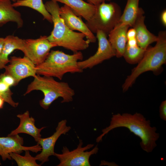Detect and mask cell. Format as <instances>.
I'll return each instance as SVG.
<instances>
[{
    "label": "cell",
    "instance_id": "9",
    "mask_svg": "<svg viewBox=\"0 0 166 166\" xmlns=\"http://www.w3.org/2000/svg\"><path fill=\"white\" fill-rule=\"evenodd\" d=\"M98 47L95 53L87 59L79 61L78 65L83 70L91 69L104 61L116 56L115 51L107 38V35L101 30L96 33Z\"/></svg>",
    "mask_w": 166,
    "mask_h": 166
},
{
    "label": "cell",
    "instance_id": "2",
    "mask_svg": "<svg viewBox=\"0 0 166 166\" xmlns=\"http://www.w3.org/2000/svg\"><path fill=\"white\" fill-rule=\"evenodd\" d=\"M47 11L52 17L53 29L48 40L57 46L62 47L75 53L87 49L90 43L84 38L85 35L69 29L65 24L59 14L60 7L57 2L53 0L44 4Z\"/></svg>",
    "mask_w": 166,
    "mask_h": 166
},
{
    "label": "cell",
    "instance_id": "31",
    "mask_svg": "<svg viewBox=\"0 0 166 166\" xmlns=\"http://www.w3.org/2000/svg\"><path fill=\"white\" fill-rule=\"evenodd\" d=\"M4 41V38H0V55L2 49Z\"/></svg>",
    "mask_w": 166,
    "mask_h": 166
},
{
    "label": "cell",
    "instance_id": "25",
    "mask_svg": "<svg viewBox=\"0 0 166 166\" xmlns=\"http://www.w3.org/2000/svg\"><path fill=\"white\" fill-rule=\"evenodd\" d=\"M0 80L9 87L16 86L15 81L14 78L10 75L4 73L0 74Z\"/></svg>",
    "mask_w": 166,
    "mask_h": 166
},
{
    "label": "cell",
    "instance_id": "10",
    "mask_svg": "<svg viewBox=\"0 0 166 166\" xmlns=\"http://www.w3.org/2000/svg\"><path fill=\"white\" fill-rule=\"evenodd\" d=\"M9 64L4 67V73L9 75L14 79L16 85L22 79L36 75V66L27 57L15 56L10 57Z\"/></svg>",
    "mask_w": 166,
    "mask_h": 166
},
{
    "label": "cell",
    "instance_id": "18",
    "mask_svg": "<svg viewBox=\"0 0 166 166\" xmlns=\"http://www.w3.org/2000/svg\"><path fill=\"white\" fill-rule=\"evenodd\" d=\"M25 40L13 35H9L4 38V41L0 55V69L4 68L9 63L8 57L14 50L22 51Z\"/></svg>",
    "mask_w": 166,
    "mask_h": 166
},
{
    "label": "cell",
    "instance_id": "34",
    "mask_svg": "<svg viewBox=\"0 0 166 166\" xmlns=\"http://www.w3.org/2000/svg\"></svg>",
    "mask_w": 166,
    "mask_h": 166
},
{
    "label": "cell",
    "instance_id": "14",
    "mask_svg": "<svg viewBox=\"0 0 166 166\" xmlns=\"http://www.w3.org/2000/svg\"><path fill=\"white\" fill-rule=\"evenodd\" d=\"M144 12L140 7L136 20L132 26L136 31V39L137 45L141 48L146 49L149 45L156 42L158 39L156 36L151 33L147 29L144 21Z\"/></svg>",
    "mask_w": 166,
    "mask_h": 166
},
{
    "label": "cell",
    "instance_id": "8",
    "mask_svg": "<svg viewBox=\"0 0 166 166\" xmlns=\"http://www.w3.org/2000/svg\"><path fill=\"white\" fill-rule=\"evenodd\" d=\"M57 45L51 42L46 36H41L36 39L25 40L22 51L36 66L42 63L48 56L51 49Z\"/></svg>",
    "mask_w": 166,
    "mask_h": 166
},
{
    "label": "cell",
    "instance_id": "7",
    "mask_svg": "<svg viewBox=\"0 0 166 166\" xmlns=\"http://www.w3.org/2000/svg\"><path fill=\"white\" fill-rule=\"evenodd\" d=\"M83 144L81 140L75 149L70 151L66 147H63L61 154L54 153L56 156L60 161L57 166H90L91 165L89 159L91 156L96 154L98 148L96 145L90 151H85L93 147V144H89L82 147Z\"/></svg>",
    "mask_w": 166,
    "mask_h": 166
},
{
    "label": "cell",
    "instance_id": "21",
    "mask_svg": "<svg viewBox=\"0 0 166 166\" xmlns=\"http://www.w3.org/2000/svg\"><path fill=\"white\" fill-rule=\"evenodd\" d=\"M14 7L26 6L36 10L43 16L44 19L53 23L52 17L47 11L42 0H17L13 3Z\"/></svg>",
    "mask_w": 166,
    "mask_h": 166
},
{
    "label": "cell",
    "instance_id": "17",
    "mask_svg": "<svg viewBox=\"0 0 166 166\" xmlns=\"http://www.w3.org/2000/svg\"><path fill=\"white\" fill-rule=\"evenodd\" d=\"M9 22L16 23L18 28L23 25L21 14L14 8L11 0H0V27Z\"/></svg>",
    "mask_w": 166,
    "mask_h": 166
},
{
    "label": "cell",
    "instance_id": "33",
    "mask_svg": "<svg viewBox=\"0 0 166 166\" xmlns=\"http://www.w3.org/2000/svg\"><path fill=\"white\" fill-rule=\"evenodd\" d=\"M13 2H16L17 0H10Z\"/></svg>",
    "mask_w": 166,
    "mask_h": 166
},
{
    "label": "cell",
    "instance_id": "5",
    "mask_svg": "<svg viewBox=\"0 0 166 166\" xmlns=\"http://www.w3.org/2000/svg\"><path fill=\"white\" fill-rule=\"evenodd\" d=\"M34 77L24 95L35 90L41 91L44 97L40 101L39 104L43 109H48L52 103L60 97L62 99V103L73 101L75 92L68 83L57 81L53 77L41 76L37 74Z\"/></svg>",
    "mask_w": 166,
    "mask_h": 166
},
{
    "label": "cell",
    "instance_id": "29",
    "mask_svg": "<svg viewBox=\"0 0 166 166\" xmlns=\"http://www.w3.org/2000/svg\"><path fill=\"white\" fill-rule=\"evenodd\" d=\"M160 20L162 24L164 26H166V10H164L162 12L160 16Z\"/></svg>",
    "mask_w": 166,
    "mask_h": 166
},
{
    "label": "cell",
    "instance_id": "20",
    "mask_svg": "<svg viewBox=\"0 0 166 166\" xmlns=\"http://www.w3.org/2000/svg\"><path fill=\"white\" fill-rule=\"evenodd\" d=\"M140 0H127L123 12L119 23L132 27L137 17L140 7Z\"/></svg>",
    "mask_w": 166,
    "mask_h": 166
},
{
    "label": "cell",
    "instance_id": "13",
    "mask_svg": "<svg viewBox=\"0 0 166 166\" xmlns=\"http://www.w3.org/2000/svg\"><path fill=\"white\" fill-rule=\"evenodd\" d=\"M59 14L65 25L69 29L84 34L90 42H96V37L89 29L81 17L77 15L69 7L64 4L60 7Z\"/></svg>",
    "mask_w": 166,
    "mask_h": 166
},
{
    "label": "cell",
    "instance_id": "28",
    "mask_svg": "<svg viewBox=\"0 0 166 166\" xmlns=\"http://www.w3.org/2000/svg\"><path fill=\"white\" fill-rule=\"evenodd\" d=\"M88 2L96 5L103 2H105L106 1H109L111 0H86Z\"/></svg>",
    "mask_w": 166,
    "mask_h": 166
},
{
    "label": "cell",
    "instance_id": "22",
    "mask_svg": "<svg viewBox=\"0 0 166 166\" xmlns=\"http://www.w3.org/2000/svg\"><path fill=\"white\" fill-rule=\"evenodd\" d=\"M146 50L138 45L129 46L126 45L123 57L128 63L136 64L142 58Z\"/></svg>",
    "mask_w": 166,
    "mask_h": 166
},
{
    "label": "cell",
    "instance_id": "16",
    "mask_svg": "<svg viewBox=\"0 0 166 166\" xmlns=\"http://www.w3.org/2000/svg\"><path fill=\"white\" fill-rule=\"evenodd\" d=\"M129 27L128 25L118 23L108 34V40L117 57L123 56L127 41V32Z\"/></svg>",
    "mask_w": 166,
    "mask_h": 166
},
{
    "label": "cell",
    "instance_id": "26",
    "mask_svg": "<svg viewBox=\"0 0 166 166\" xmlns=\"http://www.w3.org/2000/svg\"><path fill=\"white\" fill-rule=\"evenodd\" d=\"M159 114L160 118L162 120L166 121V101L161 103L159 108Z\"/></svg>",
    "mask_w": 166,
    "mask_h": 166
},
{
    "label": "cell",
    "instance_id": "27",
    "mask_svg": "<svg viewBox=\"0 0 166 166\" xmlns=\"http://www.w3.org/2000/svg\"><path fill=\"white\" fill-rule=\"evenodd\" d=\"M136 32L135 30L133 28L128 29L126 34L127 40L135 38L136 37Z\"/></svg>",
    "mask_w": 166,
    "mask_h": 166
},
{
    "label": "cell",
    "instance_id": "32",
    "mask_svg": "<svg viewBox=\"0 0 166 166\" xmlns=\"http://www.w3.org/2000/svg\"><path fill=\"white\" fill-rule=\"evenodd\" d=\"M5 101L4 99L0 97V109H2L4 106Z\"/></svg>",
    "mask_w": 166,
    "mask_h": 166
},
{
    "label": "cell",
    "instance_id": "1",
    "mask_svg": "<svg viewBox=\"0 0 166 166\" xmlns=\"http://www.w3.org/2000/svg\"><path fill=\"white\" fill-rule=\"evenodd\" d=\"M119 127L126 128L138 136L141 140V148L146 152H151L156 147V142L160 137V134L156 132V128L152 127L150 121L138 113L133 114L117 113L113 115L110 124L102 130V133L97 138L96 142L99 143L101 141L105 135L112 130Z\"/></svg>",
    "mask_w": 166,
    "mask_h": 166
},
{
    "label": "cell",
    "instance_id": "11",
    "mask_svg": "<svg viewBox=\"0 0 166 166\" xmlns=\"http://www.w3.org/2000/svg\"><path fill=\"white\" fill-rule=\"evenodd\" d=\"M23 139L18 134L7 137H0V155L3 160L12 159L10 153L16 152L20 154L23 151L29 150L37 153L41 151L42 148L37 144L31 146L23 145Z\"/></svg>",
    "mask_w": 166,
    "mask_h": 166
},
{
    "label": "cell",
    "instance_id": "3",
    "mask_svg": "<svg viewBox=\"0 0 166 166\" xmlns=\"http://www.w3.org/2000/svg\"><path fill=\"white\" fill-rule=\"evenodd\" d=\"M83 57L81 51L70 55L59 50H52L45 60L41 64L36 66V74L56 77L61 80L67 73L83 72V70L78 65V62L82 60Z\"/></svg>",
    "mask_w": 166,
    "mask_h": 166
},
{
    "label": "cell",
    "instance_id": "30",
    "mask_svg": "<svg viewBox=\"0 0 166 166\" xmlns=\"http://www.w3.org/2000/svg\"><path fill=\"white\" fill-rule=\"evenodd\" d=\"M126 45L129 46H134L137 45L136 38L127 40Z\"/></svg>",
    "mask_w": 166,
    "mask_h": 166
},
{
    "label": "cell",
    "instance_id": "24",
    "mask_svg": "<svg viewBox=\"0 0 166 166\" xmlns=\"http://www.w3.org/2000/svg\"><path fill=\"white\" fill-rule=\"evenodd\" d=\"M13 94L10 87L0 80V97L4 99L5 102L12 107L16 108L18 106L19 103L15 102L13 100L12 97Z\"/></svg>",
    "mask_w": 166,
    "mask_h": 166
},
{
    "label": "cell",
    "instance_id": "23",
    "mask_svg": "<svg viewBox=\"0 0 166 166\" xmlns=\"http://www.w3.org/2000/svg\"><path fill=\"white\" fill-rule=\"evenodd\" d=\"M30 151H25L24 156L16 152H11L10 155L12 159L14 160L18 166H40L36 162L35 157H33L30 154Z\"/></svg>",
    "mask_w": 166,
    "mask_h": 166
},
{
    "label": "cell",
    "instance_id": "12",
    "mask_svg": "<svg viewBox=\"0 0 166 166\" xmlns=\"http://www.w3.org/2000/svg\"><path fill=\"white\" fill-rule=\"evenodd\" d=\"M67 121L62 120L58 123L56 131L51 136L45 138H41L37 143L42 148L41 152L36 156V160L41 162V165L49 160V157L54 155L55 143L62 134H65L71 128L67 126Z\"/></svg>",
    "mask_w": 166,
    "mask_h": 166
},
{
    "label": "cell",
    "instance_id": "4",
    "mask_svg": "<svg viewBox=\"0 0 166 166\" xmlns=\"http://www.w3.org/2000/svg\"><path fill=\"white\" fill-rule=\"evenodd\" d=\"M155 45L146 49L137 65L128 76L122 86L123 91H127L141 74L148 71L157 72L166 62V32L161 31L157 36Z\"/></svg>",
    "mask_w": 166,
    "mask_h": 166
},
{
    "label": "cell",
    "instance_id": "6",
    "mask_svg": "<svg viewBox=\"0 0 166 166\" xmlns=\"http://www.w3.org/2000/svg\"><path fill=\"white\" fill-rule=\"evenodd\" d=\"M95 6L94 14L85 23L93 34L99 30L107 35L119 22L122 14L121 8L114 2H103Z\"/></svg>",
    "mask_w": 166,
    "mask_h": 166
},
{
    "label": "cell",
    "instance_id": "19",
    "mask_svg": "<svg viewBox=\"0 0 166 166\" xmlns=\"http://www.w3.org/2000/svg\"><path fill=\"white\" fill-rule=\"evenodd\" d=\"M69 7L78 16L82 17L86 21L89 20L94 14L96 6L83 0H53Z\"/></svg>",
    "mask_w": 166,
    "mask_h": 166
},
{
    "label": "cell",
    "instance_id": "15",
    "mask_svg": "<svg viewBox=\"0 0 166 166\" xmlns=\"http://www.w3.org/2000/svg\"><path fill=\"white\" fill-rule=\"evenodd\" d=\"M17 117L20 119L19 124L17 128L12 131L8 136H13L20 133H26L32 136L37 143L41 138V131L46 127L37 128L35 125V119L32 117H30L28 111H26L23 114H18Z\"/></svg>",
    "mask_w": 166,
    "mask_h": 166
}]
</instances>
